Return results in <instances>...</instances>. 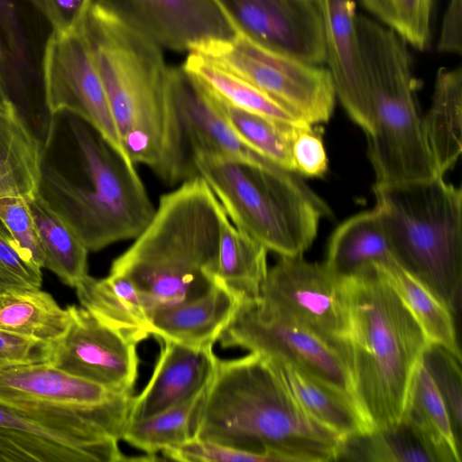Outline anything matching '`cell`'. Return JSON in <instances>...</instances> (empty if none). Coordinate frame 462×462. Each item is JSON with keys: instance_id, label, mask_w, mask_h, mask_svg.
<instances>
[{"instance_id": "1", "label": "cell", "mask_w": 462, "mask_h": 462, "mask_svg": "<svg viewBox=\"0 0 462 462\" xmlns=\"http://www.w3.org/2000/svg\"><path fill=\"white\" fill-rule=\"evenodd\" d=\"M84 30L130 160L170 186L196 176L162 48L97 0Z\"/></svg>"}, {"instance_id": "2", "label": "cell", "mask_w": 462, "mask_h": 462, "mask_svg": "<svg viewBox=\"0 0 462 462\" xmlns=\"http://www.w3.org/2000/svg\"><path fill=\"white\" fill-rule=\"evenodd\" d=\"M264 457L268 462L337 461L342 438L297 402L278 367L250 352L217 358L194 418V438Z\"/></svg>"}, {"instance_id": "3", "label": "cell", "mask_w": 462, "mask_h": 462, "mask_svg": "<svg viewBox=\"0 0 462 462\" xmlns=\"http://www.w3.org/2000/svg\"><path fill=\"white\" fill-rule=\"evenodd\" d=\"M222 206L199 175L159 199L151 220L113 262L149 314L204 294L216 282Z\"/></svg>"}, {"instance_id": "4", "label": "cell", "mask_w": 462, "mask_h": 462, "mask_svg": "<svg viewBox=\"0 0 462 462\" xmlns=\"http://www.w3.org/2000/svg\"><path fill=\"white\" fill-rule=\"evenodd\" d=\"M355 398L375 430L400 423L411 382L431 344L388 281L373 263L343 278Z\"/></svg>"}, {"instance_id": "5", "label": "cell", "mask_w": 462, "mask_h": 462, "mask_svg": "<svg viewBox=\"0 0 462 462\" xmlns=\"http://www.w3.org/2000/svg\"><path fill=\"white\" fill-rule=\"evenodd\" d=\"M356 27L361 80L341 105L366 136L374 184L439 175L424 138L409 45L365 15L356 14Z\"/></svg>"}, {"instance_id": "6", "label": "cell", "mask_w": 462, "mask_h": 462, "mask_svg": "<svg viewBox=\"0 0 462 462\" xmlns=\"http://www.w3.org/2000/svg\"><path fill=\"white\" fill-rule=\"evenodd\" d=\"M67 115L75 163L65 171L42 159L37 193L88 251L135 238L155 211L135 167L88 122Z\"/></svg>"}, {"instance_id": "7", "label": "cell", "mask_w": 462, "mask_h": 462, "mask_svg": "<svg viewBox=\"0 0 462 462\" xmlns=\"http://www.w3.org/2000/svg\"><path fill=\"white\" fill-rule=\"evenodd\" d=\"M394 261L455 315L462 287V191L441 175L374 184Z\"/></svg>"}, {"instance_id": "8", "label": "cell", "mask_w": 462, "mask_h": 462, "mask_svg": "<svg viewBox=\"0 0 462 462\" xmlns=\"http://www.w3.org/2000/svg\"><path fill=\"white\" fill-rule=\"evenodd\" d=\"M192 161L230 221L280 256L303 255L331 215L298 173L273 162L252 166L199 152Z\"/></svg>"}, {"instance_id": "9", "label": "cell", "mask_w": 462, "mask_h": 462, "mask_svg": "<svg viewBox=\"0 0 462 462\" xmlns=\"http://www.w3.org/2000/svg\"><path fill=\"white\" fill-rule=\"evenodd\" d=\"M189 52L245 79L311 125L328 122L333 114L335 86L322 65L269 49L238 30L229 38L199 43Z\"/></svg>"}, {"instance_id": "10", "label": "cell", "mask_w": 462, "mask_h": 462, "mask_svg": "<svg viewBox=\"0 0 462 462\" xmlns=\"http://www.w3.org/2000/svg\"><path fill=\"white\" fill-rule=\"evenodd\" d=\"M258 311L305 328L348 358L349 319L343 278L303 256H280L268 268L256 302Z\"/></svg>"}, {"instance_id": "11", "label": "cell", "mask_w": 462, "mask_h": 462, "mask_svg": "<svg viewBox=\"0 0 462 462\" xmlns=\"http://www.w3.org/2000/svg\"><path fill=\"white\" fill-rule=\"evenodd\" d=\"M256 302L239 304L218 338L222 346L291 365L355 398L348 358L342 351L305 328L261 314Z\"/></svg>"}, {"instance_id": "12", "label": "cell", "mask_w": 462, "mask_h": 462, "mask_svg": "<svg viewBox=\"0 0 462 462\" xmlns=\"http://www.w3.org/2000/svg\"><path fill=\"white\" fill-rule=\"evenodd\" d=\"M84 27L69 34L52 32L47 40L42 63L46 106L51 116L70 113L88 122L135 167L120 141Z\"/></svg>"}, {"instance_id": "13", "label": "cell", "mask_w": 462, "mask_h": 462, "mask_svg": "<svg viewBox=\"0 0 462 462\" xmlns=\"http://www.w3.org/2000/svg\"><path fill=\"white\" fill-rule=\"evenodd\" d=\"M133 393L121 394L87 409L15 406L0 402V426L60 443L77 451L85 462L139 460L127 457L119 440L127 422Z\"/></svg>"}, {"instance_id": "14", "label": "cell", "mask_w": 462, "mask_h": 462, "mask_svg": "<svg viewBox=\"0 0 462 462\" xmlns=\"http://www.w3.org/2000/svg\"><path fill=\"white\" fill-rule=\"evenodd\" d=\"M67 308L70 324L52 345L49 364L116 393H133L138 377V343L82 306Z\"/></svg>"}, {"instance_id": "15", "label": "cell", "mask_w": 462, "mask_h": 462, "mask_svg": "<svg viewBox=\"0 0 462 462\" xmlns=\"http://www.w3.org/2000/svg\"><path fill=\"white\" fill-rule=\"evenodd\" d=\"M236 31L303 61L326 60L317 0H217Z\"/></svg>"}, {"instance_id": "16", "label": "cell", "mask_w": 462, "mask_h": 462, "mask_svg": "<svg viewBox=\"0 0 462 462\" xmlns=\"http://www.w3.org/2000/svg\"><path fill=\"white\" fill-rule=\"evenodd\" d=\"M162 49L190 51L233 36L236 29L217 0H97Z\"/></svg>"}, {"instance_id": "17", "label": "cell", "mask_w": 462, "mask_h": 462, "mask_svg": "<svg viewBox=\"0 0 462 462\" xmlns=\"http://www.w3.org/2000/svg\"><path fill=\"white\" fill-rule=\"evenodd\" d=\"M160 354L152 376L134 396L129 420H140L180 404L209 383L217 356L213 346L193 347L166 338H156Z\"/></svg>"}, {"instance_id": "18", "label": "cell", "mask_w": 462, "mask_h": 462, "mask_svg": "<svg viewBox=\"0 0 462 462\" xmlns=\"http://www.w3.org/2000/svg\"><path fill=\"white\" fill-rule=\"evenodd\" d=\"M125 394L49 363L0 369V402L15 406L87 409Z\"/></svg>"}, {"instance_id": "19", "label": "cell", "mask_w": 462, "mask_h": 462, "mask_svg": "<svg viewBox=\"0 0 462 462\" xmlns=\"http://www.w3.org/2000/svg\"><path fill=\"white\" fill-rule=\"evenodd\" d=\"M240 303L237 296L216 281L196 299L152 311L151 336L193 347L213 346Z\"/></svg>"}, {"instance_id": "20", "label": "cell", "mask_w": 462, "mask_h": 462, "mask_svg": "<svg viewBox=\"0 0 462 462\" xmlns=\"http://www.w3.org/2000/svg\"><path fill=\"white\" fill-rule=\"evenodd\" d=\"M273 362L297 402L314 420L342 439L374 430L353 396L291 365Z\"/></svg>"}, {"instance_id": "21", "label": "cell", "mask_w": 462, "mask_h": 462, "mask_svg": "<svg viewBox=\"0 0 462 462\" xmlns=\"http://www.w3.org/2000/svg\"><path fill=\"white\" fill-rule=\"evenodd\" d=\"M422 129L437 173L444 176L462 152L461 67L439 69Z\"/></svg>"}, {"instance_id": "22", "label": "cell", "mask_w": 462, "mask_h": 462, "mask_svg": "<svg viewBox=\"0 0 462 462\" xmlns=\"http://www.w3.org/2000/svg\"><path fill=\"white\" fill-rule=\"evenodd\" d=\"M75 289L80 306L103 324L138 344L151 336L150 314L127 278L112 273L101 279L88 275Z\"/></svg>"}, {"instance_id": "23", "label": "cell", "mask_w": 462, "mask_h": 462, "mask_svg": "<svg viewBox=\"0 0 462 462\" xmlns=\"http://www.w3.org/2000/svg\"><path fill=\"white\" fill-rule=\"evenodd\" d=\"M395 262L375 208L342 222L331 235L324 264L345 278L366 266Z\"/></svg>"}, {"instance_id": "24", "label": "cell", "mask_w": 462, "mask_h": 462, "mask_svg": "<svg viewBox=\"0 0 462 462\" xmlns=\"http://www.w3.org/2000/svg\"><path fill=\"white\" fill-rule=\"evenodd\" d=\"M326 60L340 103L350 98L361 80V60L352 0H317Z\"/></svg>"}, {"instance_id": "25", "label": "cell", "mask_w": 462, "mask_h": 462, "mask_svg": "<svg viewBox=\"0 0 462 462\" xmlns=\"http://www.w3.org/2000/svg\"><path fill=\"white\" fill-rule=\"evenodd\" d=\"M267 248L238 229L223 208L220 212L216 281L241 302H256L268 271Z\"/></svg>"}, {"instance_id": "26", "label": "cell", "mask_w": 462, "mask_h": 462, "mask_svg": "<svg viewBox=\"0 0 462 462\" xmlns=\"http://www.w3.org/2000/svg\"><path fill=\"white\" fill-rule=\"evenodd\" d=\"M42 146L14 105L0 111V198L33 197L39 188Z\"/></svg>"}, {"instance_id": "27", "label": "cell", "mask_w": 462, "mask_h": 462, "mask_svg": "<svg viewBox=\"0 0 462 462\" xmlns=\"http://www.w3.org/2000/svg\"><path fill=\"white\" fill-rule=\"evenodd\" d=\"M402 420L435 462H461V446L456 439L447 407L422 360L414 374Z\"/></svg>"}, {"instance_id": "28", "label": "cell", "mask_w": 462, "mask_h": 462, "mask_svg": "<svg viewBox=\"0 0 462 462\" xmlns=\"http://www.w3.org/2000/svg\"><path fill=\"white\" fill-rule=\"evenodd\" d=\"M181 68L207 91L233 106L288 125H310L250 82L199 53L189 52Z\"/></svg>"}, {"instance_id": "29", "label": "cell", "mask_w": 462, "mask_h": 462, "mask_svg": "<svg viewBox=\"0 0 462 462\" xmlns=\"http://www.w3.org/2000/svg\"><path fill=\"white\" fill-rule=\"evenodd\" d=\"M69 324L68 308H61L41 289L0 293V330L54 344L64 336Z\"/></svg>"}, {"instance_id": "30", "label": "cell", "mask_w": 462, "mask_h": 462, "mask_svg": "<svg viewBox=\"0 0 462 462\" xmlns=\"http://www.w3.org/2000/svg\"><path fill=\"white\" fill-rule=\"evenodd\" d=\"M43 254V268L75 288L88 273V250L69 225L36 193L28 199Z\"/></svg>"}, {"instance_id": "31", "label": "cell", "mask_w": 462, "mask_h": 462, "mask_svg": "<svg viewBox=\"0 0 462 462\" xmlns=\"http://www.w3.org/2000/svg\"><path fill=\"white\" fill-rule=\"evenodd\" d=\"M380 265L430 343L444 347L461 361L454 314L449 309L396 262Z\"/></svg>"}, {"instance_id": "32", "label": "cell", "mask_w": 462, "mask_h": 462, "mask_svg": "<svg viewBox=\"0 0 462 462\" xmlns=\"http://www.w3.org/2000/svg\"><path fill=\"white\" fill-rule=\"evenodd\" d=\"M207 93L215 110L246 145L267 160L294 171L291 160L293 137L299 128L310 125L281 123L233 106L208 91Z\"/></svg>"}, {"instance_id": "33", "label": "cell", "mask_w": 462, "mask_h": 462, "mask_svg": "<svg viewBox=\"0 0 462 462\" xmlns=\"http://www.w3.org/2000/svg\"><path fill=\"white\" fill-rule=\"evenodd\" d=\"M205 389L190 399L152 416L129 420L122 439L153 457L157 452L192 439L195 413Z\"/></svg>"}, {"instance_id": "34", "label": "cell", "mask_w": 462, "mask_h": 462, "mask_svg": "<svg viewBox=\"0 0 462 462\" xmlns=\"http://www.w3.org/2000/svg\"><path fill=\"white\" fill-rule=\"evenodd\" d=\"M435 462L403 420L393 426L343 439L337 461Z\"/></svg>"}, {"instance_id": "35", "label": "cell", "mask_w": 462, "mask_h": 462, "mask_svg": "<svg viewBox=\"0 0 462 462\" xmlns=\"http://www.w3.org/2000/svg\"><path fill=\"white\" fill-rule=\"evenodd\" d=\"M377 21L408 45L425 51L431 41L433 0H359Z\"/></svg>"}, {"instance_id": "36", "label": "cell", "mask_w": 462, "mask_h": 462, "mask_svg": "<svg viewBox=\"0 0 462 462\" xmlns=\"http://www.w3.org/2000/svg\"><path fill=\"white\" fill-rule=\"evenodd\" d=\"M460 360L444 347L430 344L422 363L432 377L447 407L457 443L461 446L462 375Z\"/></svg>"}, {"instance_id": "37", "label": "cell", "mask_w": 462, "mask_h": 462, "mask_svg": "<svg viewBox=\"0 0 462 462\" xmlns=\"http://www.w3.org/2000/svg\"><path fill=\"white\" fill-rule=\"evenodd\" d=\"M85 462L75 450L18 430L0 426V462Z\"/></svg>"}, {"instance_id": "38", "label": "cell", "mask_w": 462, "mask_h": 462, "mask_svg": "<svg viewBox=\"0 0 462 462\" xmlns=\"http://www.w3.org/2000/svg\"><path fill=\"white\" fill-rule=\"evenodd\" d=\"M42 268L30 262L0 219V293L41 289Z\"/></svg>"}, {"instance_id": "39", "label": "cell", "mask_w": 462, "mask_h": 462, "mask_svg": "<svg viewBox=\"0 0 462 462\" xmlns=\"http://www.w3.org/2000/svg\"><path fill=\"white\" fill-rule=\"evenodd\" d=\"M0 219L27 259L42 269V249L28 199L20 197L0 198Z\"/></svg>"}, {"instance_id": "40", "label": "cell", "mask_w": 462, "mask_h": 462, "mask_svg": "<svg viewBox=\"0 0 462 462\" xmlns=\"http://www.w3.org/2000/svg\"><path fill=\"white\" fill-rule=\"evenodd\" d=\"M162 453L168 459L181 462H268L263 456L198 439Z\"/></svg>"}, {"instance_id": "41", "label": "cell", "mask_w": 462, "mask_h": 462, "mask_svg": "<svg viewBox=\"0 0 462 462\" xmlns=\"http://www.w3.org/2000/svg\"><path fill=\"white\" fill-rule=\"evenodd\" d=\"M312 126L297 130L291 143L292 166L300 175L321 177L328 170V161L321 135Z\"/></svg>"}, {"instance_id": "42", "label": "cell", "mask_w": 462, "mask_h": 462, "mask_svg": "<svg viewBox=\"0 0 462 462\" xmlns=\"http://www.w3.org/2000/svg\"><path fill=\"white\" fill-rule=\"evenodd\" d=\"M25 38L13 0H0V72L23 68L27 61Z\"/></svg>"}, {"instance_id": "43", "label": "cell", "mask_w": 462, "mask_h": 462, "mask_svg": "<svg viewBox=\"0 0 462 462\" xmlns=\"http://www.w3.org/2000/svg\"><path fill=\"white\" fill-rule=\"evenodd\" d=\"M50 24L58 34L80 31L86 24L96 0H35Z\"/></svg>"}, {"instance_id": "44", "label": "cell", "mask_w": 462, "mask_h": 462, "mask_svg": "<svg viewBox=\"0 0 462 462\" xmlns=\"http://www.w3.org/2000/svg\"><path fill=\"white\" fill-rule=\"evenodd\" d=\"M52 345L0 330V369L49 363Z\"/></svg>"}, {"instance_id": "45", "label": "cell", "mask_w": 462, "mask_h": 462, "mask_svg": "<svg viewBox=\"0 0 462 462\" xmlns=\"http://www.w3.org/2000/svg\"><path fill=\"white\" fill-rule=\"evenodd\" d=\"M462 0H449L442 20L437 45L439 52L460 54Z\"/></svg>"}, {"instance_id": "46", "label": "cell", "mask_w": 462, "mask_h": 462, "mask_svg": "<svg viewBox=\"0 0 462 462\" xmlns=\"http://www.w3.org/2000/svg\"><path fill=\"white\" fill-rule=\"evenodd\" d=\"M13 104V102L9 99L5 87L3 85L2 79L0 78V111H5L8 109Z\"/></svg>"}]
</instances>
